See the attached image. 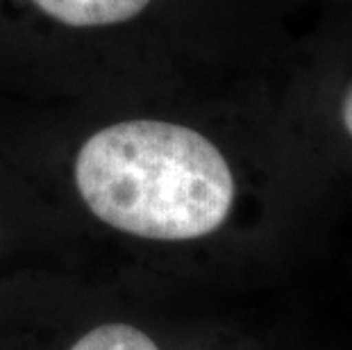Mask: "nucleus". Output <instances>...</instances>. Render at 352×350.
<instances>
[{"instance_id":"f257e3e1","label":"nucleus","mask_w":352,"mask_h":350,"mask_svg":"<svg viewBox=\"0 0 352 350\" xmlns=\"http://www.w3.org/2000/svg\"><path fill=\"white\" fill-rule=\"evenodd\" d=\"M76 187L96 219L155 241L212 234L234 205V175L198 130L166 121H125L85 141Z\"/></svg>"},{"instance_id":"f03ea898","label":"nucleus","mask_w":352,"mask_h":350,"mask_svg":"<svg viewBox=\"0 0 352 350\" xmlns=\"http://www.w3.org/2000/svg\"><path fill=\"white\" fill-rule=\"evenodd\" d=\"M46 17L71 28L116 25L134 19L151 0H32Z\"/></svg>"},{"instance_id":"7ed1b4c3","label":"nucleus","mask_w":352,"mask_h":350,"mask_svg":"<svg viewBox=\"0 0 352 350\" xmlns=\"http://www.w3.org/2000/svg\"><path fill=\"white\" fill-rule=\"evenodd\" d=\"M69 350H160L141 327L130 323H104L89 330Z\"/></svg>"},{"instance_id":"20e7f679","label":"nucleus","mask_w":352,"mask_h":350,"mask_svg":"<svg viewBox=\"0 0 352 350\" xmlns=\"http://www.w3.org/2000/svg\"><path fill=\"white\" fill-rule=\"evenodd\" d=\"M341 118H343V128L348 130V135L352 137V85L348 87L346 96L341 102Z\"/></svg>"}]
</instances>
